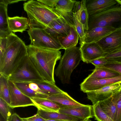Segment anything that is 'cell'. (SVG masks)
Returning <instances> with one entry per match:
<instances>
[{
	"mask_svg": "<svg viewBox=\"0 0 121 121\" xmlns=\"http://www.w3.org/2000/svg\"><path fill=\"white\" fill-rule=\"evenodd\" d=\"M34 82L38 85L43 92L48 95L49 96L62 93L64 91L57 86L55 84L46 80Z\"/></svg>",
	"mask_w": 121,
	"mask_h": 121,
	"instance_id": "cell-24",
	"label": "cell"
},
{
	"mask_svg": "<svg viewBox=\"0 0 121 121\" xmlns=\"http://www.w3.org/2000/svg\"><path fill=\"white\" fill-rule=\"evenodd\" d=\"M10 108L8 104L0 98V112L4 121H9L12 115Z\"/></svg>",
	"mask_w": 121,
	"mask_h": 121,
	"instance_id": "cell-34",
	"label": "cell"
},
{
	"mask_svg": "<svg viewBox=\"0 0 121 121\" xmlns=\"http://www.w3.org/2000/svg\"><path fill=\"white\" fill-rule=\"evenodd\" d=\"M108 54L121 47V28L117 29L97 42Z\"/></svg>",
	"mask_w": 121,
	"mask_h": 121,
	"instance_id": "cell-11",
	"label": "cell"
},
{
	"mask_svg": "<svg viewBox=\"0 0 121 121\" xmlns=\"http://www.w3.org/2000/svg\"><path fill=\"white\" fill-rule=\"evenodd\" d=\"M112 97L116 105L115 121H121V89L113 94Z\"/></svg>",
	"mask_w": 121,
	"mask_h": 121,
	"instance_id": "cell-33",
	"label": "cell"
},
{
	"mask_svg": "<svg viewBox=\"0 0 121 121\" xmlns=\"http://www.w3.org/2000/svg\"><path fill=\"white\" fill-rule=\"evenodd\" d=\"M29 21V28L44 29L54 20L62 16L54 8L37 0H30L23 4Z\"/></svg>",
	"mask_w": 121,
	"mask_h": 121,
	"instance_id": "cell-3",
	"label": "cell"
},
{
	"mask_svg": "<svg viewBox=\"0 0 121 121\" xmlns=\"http://www.w3.org/2000/svg\"><path fill=\"white\" fill-rule=\"evenodd\" d=\"M6 0H0V38L7 37L12 32L9 26Z\"/></svg>",
	"mask_w": 121,
	"mask_h": 121,
	"instance_id": "cell-18",
	"label": "cell"
},
{
	"mask_svg": "<svg viewBox=\"0 0 121 121\" xmlns=\"http://www.w3.org/2000/svg\"><path fill=\"white\" fill-rule=\"evenodd\" d=\"M100 58L107 62L121 64V47Z\"/></svg>",
	"mask_w": 121,
	"mask_h": 121,
	"instance_id": "cell-32",
	"label": "cell"
},
{
	"mask_svg": "<svg viewBox=\"0 0 121 121\" xmlns=\"http://www.w3.org/2000/svg\"><path fill=\"white\" fill-rule=\"evenodd\" d=\"M8 78L0 74V98L4 100L8 104L10 103Z\"/></svg>",
	"mask_w": 121,
	"mask_h": 121,
	"instance_id": "cell-28",
	"label": "cell"
},
{
	"mask_svg": "<svg viewBox=\"0 0 121 121\" xmlns=\"http://www.w3.org/2000/svg\"><path fill=\"white\" fill-rule=\"evenodd\" d=\"M37 114L46 120L52 119L63 121H82L72 117L59 112L38 109Z\"/></svg>",
	"mask_w": 121,
	"mask_h": 121,
	"instance_id": "cell-22",
	"label": "cell"
},
{
	"mask_svg": "<svg viewBox=\"0 0 121 121\" xmlns=\"http://www.w3.org/2000/svg\"><path fill=\"white\" fill-rule=\"evenodd\" d=\"M86 0H81V7L79 21L82 24L85 30L87 31L88 29V23L89 15L86 5Z\"/></svg>",
	"mask_w": 121,
	"mask_h": 121,
	"instance_id": "cell-30",
	"label": "cell"
},
{
	"mask_svg": "<svg viewBox=\"0 0 121 121\" xmlns=\"http://www.w3.org/2000/svg\"><path fill=\"white\" fill-rule=\"evenodd\" d=\"M45 121H63L55 120L49 119Z\"/></svg>",
	"mask_w": 121,
	"mask_h": 121,
	"instance_id": "cell-45",
	"label": "cell"
},
{
	"mask_svg": "<svg viewBox=\"0 0 121 121\" xmlns=\"http://www.w3.org/2000/svg\"><path fill=\"white\" fill-rule=\"evenodd\" d=\"M73 19L75 29L80 38V47H81L84 43L85 32L82 24L78 19L75 14L73 13Z\"/></svg>",
	"mask_w": 121,
	"mask_h": 121,
	"instance_id": "cell-29",
	"label": "cell"
},
{
	"mask_svg": "<svg viewBox=\"0 0 121 121\" xmlns=\"http://www.w3.org/2000/svg\"><path fill=\"white\" fill-rule=\"evenodd\" d=\"M92 106L95 120L98 121H114L102 110L99 103Z\"/></svg>",
	"mask_w": 121,
	"mask_h": 121,
	"instance_id": "cell-31",
	"label": "cell"
},
{
	"mask_svg": "<svg viewBox=\"0 0 121 121\" xmlns=\"http://www.w3.org/2000/svg\"><path fill=\"white\" fill-rule=\"evenodd\" d=\"M22 119L23 121H28L25 119L24 118H22Z\"/></svg>",
	"mask_w": 121,
	"mask_h": 121,
	"instance_id": "cell-48",
	"label": "cell"
},
{
	"mask_svg": "<svg viewBox=\"0 0 121 121\" xmlns=\"http://www.w3.org/2000/svg\"><path fill=\"white\" fill-rule=\"evenodd\" d=\"M79 36L75 29L74 26H71L69 32L67 35L57 38L63 49L69 48L77 44Z\"/></svg>",
	"mask_w": 121,
	"mask_h": 121,
	"instance_id": "cell-21",
	"label": "cell"
},
{
	"mask_svg": "<svg viewBox=\"0 0 121 121\" xmlns=\"http://www.w3.org/2000/svg\"><path fill=\"white\" fill-rule=\"evenodd\" d=\"M59 112L82 121L92 118L94 116L92 106L89 105L60 108Z\"/></svg>",
	"mask_w": 121,
	"mask_h": 121,
	"instance_id": "cell-13",
	"label": "cell"
},
{
	"mask_svg": "<svg viewBox=\"0 0 121 121\" xmlns=\"http://www.w3.org/2000/svg\"><path fill=\"white\" fill-rule=\"evenodd\" d=\"M30 98L38 109L59 112L61 108L60 107L55 103L46 98L35 97Z\"/></svg>",
	"mask_w": 121,
	"mask_h": 121,
	"instance_id": "cell-20",
	"label": "cell"
},
{
	"mask_svg": "<svg viewBox=\"0 0 121 121\" xmlns=\"http://www.w3.org/2000/svg\"><path fill=\"white\" fill-rule=\"evenodd\" d=\"M47 6L54 8L58 0H38Z\"/></svg>",
	"mask_w": 121,
	"mask_h": 121,
	"instance_id": "cell-38",
	"label": "cell"
},
{
	"mask_svg": "<svg viewBox=\"0 0 121 121\" xmlns=\"http://www.w3.org/2000/svg\"><path fill=\"white\" fill-rule=\"evenodd\" d=\"M72 26L62 16L52 22L45 30L52 36L56 38L64 37L69 33Z\"/></svg>",
	"mask_w": 121,
	"mask_h": 121,
	"instance_id": "cell-12",
	"label": "cell"
},
{
	"mask_svg": "<svg viewBox=\"0 0 121 121\" xmlns=\"http://www.w3.org/2000/svg\"><path fill=\"white\" fill-rule=\"evenodd\" d=\"M116 29L109 26L97 27L86 31L84 43L97 42Z\"/></svg>",
	"mask_w": 121,
	"mask_h": 121,
	"instance_id": "cell-16",
	"label": "cell"
},
{
	"mask_svg": "<svg viewBox=\"0 0 121 121\" xmlns=\"http://www.w3.org/2000/svg\"><path fill=\"white\" fill-rule=\"evenodd\" d=\"M107 62L106 61L103 60L99 58L91 61L90 63L93 65L95 67L103 66L106 64Z\"/></svg>",
	"mask_w": 121,
	"mask_h": 121,
	"instance_id": "cell-39",
	"label": "cell"
},
{
	"mask_svg": "<svg viewBox=\"0 0 121 121\" xmlns=\"http://www.w3.org/2000/svg\"><path fill=\"white\" fill-rule=\"evenodd\" d=\"M77 1L72 0H58L54 9L62 16L73 12L72 10Z\"/></svg>",
	"mask_w": 121,
	"mask_h": 121,
	"instance_id": "cell-27",
	"label": "cell"
},
{
	"mask_svg": "<svg viewBox=\"0 0 121 121\" xmlns=\"http://www.w3.org/2000/svg\"><path fill=\"white\" fill-rule=\"evenodd\" d=\"M9 121H23L22 118H21L17 114L14 113L12 115Z\"/></svg>",
	"mask_w": 121,
	"mask_h": 121,
	"instance_id": "cell-42",
	"label": "cell"
},
{
	"mask_svg": "<svg viewBox=\"0 0 121 121\" xmlns=\"http://www.w3.org/2000/svg\"><path fill=\"white\" fill-rule=\"evenodd\" d=\"M106 26L121 28V6L118 3L108 9L89 16L88 30Z\"/></svg>",
	"mask_w": 121,
	"mask_h": 121,
	"instance_id": "cell-5",
	"label": "cell"
},
{
	"mask_svg": "<svg viewBox=\"0 0 121 121\" xmlns=\"http://www.w3.org/2000/svg\"><path fill=\"white\" fill-rule=\"evenodd\" d=\"M6 0L9 4L17 3L20 1H26V0Z\"/></svg>",
	"mask_w": 121,
	"mask_h": 121,
	"instance_id": "cell-43",
	"label": "cell"
},
{
	"mask_svg": "<svg viewBox=\"0 0 121 121\" xmlns=\"http://www.w3.org/2000/svg\"><path fill=\"white\" fill-rule=\"evenodd\" d=\"M8 79L13 82H30L44 80L29 56H26Z\"/></svg>",
	"mask_w": 121,
	"mask_h": 121,
	"instance_id": "cell-6",
	"label": "cell"
},
{
	"mask_svg": "<svg viewBox=\"0 0 121 121\" xmlns=\"http://www.w3.org/2000/svg\"><path fill=\"white\" fill-rule=\"evenodd\" d=\"M117 4L115 0H87L86 1L89 16L108 9Z\"/></svg>",
	"mask_w": 121,
	"mask_h": 121,
	"instance_id": "cell-15",
	"label": "cell"
},
{
	"mask_svg": "<svg viewBox=\"0 0 121 121\" xmlns=\"http://www.w3.org/2000/svg\"><path fill=\"white\" fill-rule=\"evenodd\" d=\"M81 7V1H77L74 4L72 10L73 13L75 14L79 21L80 19Z\"/></svg>",
	"mask_w": 121,
	"mask_h": 121,
	"instance_id": "cell-36",
	"label": "cell"
},
{
	"mask_svg": "<svg viewBox=\"0 0 121 121\" xmlns=\"http://www.w3.org/2000/svg\"><path fill=\"white\" fill-rule=\"evenodd\" d=\"M93 71L87 78L99 79H108L117 77L121 75L115 71L102 67H95Z\"/></svg>",
	"mask_w": 121,
	"mask_h": 121,
	"instance_id": "cell-23",
	"label": "cell"
},
{
	"mask_svg": "<svg viewBox=\"0 0 121 121\" xmlns=\"http://www.w3.org/2000/svg\"><path fill=\"white\" fill-rule=\"evenodd\" d=\"M65 50L55 73L62 83L68 84L70 82L72 73L82 60V58L79 47L76 46Z\"/></svg>",
	"mask_w": 121,
	"mask_h": 121,
	"instance_id": "cell-4",
	"label": "cell"
},
{
	"mask_svg": "<svg viewBox=\"0 0 121 121\" xmlns=\"http://www.w3.org/2000/svg\"><path fill=\"white\" fill-rule=\"evenodd\" d=\"M0 38V59H1L3 56L5 51L7 41V37Z\"/></svg>",
	"mask_w": 121,
	"mask_h": 121,
	"instance_id": "cell-37",
	"label": "cell"
},
{
	"mask_svg": "<svg viewBox=\"0 0 121 121\" xmlns=\"http://www.w3.org/2000/svg\"><path fill=\"white\" fill-rule=\"evenodd\" d=\"M81 53L82 60L87 63L103 57L107 54L97 42L84 43L80 47Z\"/></svg>",
	"mask_w": 121,
	"mask_h": 121,
	"instance_id": "cell-14",
	"label": "cell"
},
{
	"mask_svg": "<svg viewBox=\"0 0 121 121\" xmlns=\"http://www.w3.org/2000/svg\"><path fill=\"white\" fill-rule=\"evenodd\" d=\"M102 110L114 121H115L117 111L116 105L112 97L98 103Z\"/></svg>",
	"mask_w": 121,
	"mask_h": 121,
	"instance_id": "cell-26",
	"label": "cell"
},
{
	"mask_svg": "<svg viewBox=\"0 0 121 121\" xmlns=\"http://www.w3.org/2000/svg\"><path fill=\"white\" fill-rule=\"evenodd\" d=\"M8 83L10 100L9 106L10 108L34 106L30 98L23 94L13 82L8 79Z\"/></svg>",
	"mask_w": 121,
	"mask_h": 121,
	"instance_id": "cell-8",
	"label": "cell"
},
{
	"mask_svg": "<svg viewBox=\"0 0 121 121\" xmlns=\"http://www.w3.org/2000/svg\"><path fill=\"white\" fill-rule=\"evenodd\" d=\"M27 55V46L17 35L11 33L7 37L5 51L0 59V74L8 78Z\"/></svg>",
	"mask_w": 121,
	"mask_h": 121,
	"instance_id": "cell-2",
	"label": "cell"
},
{
	"mask_svg": "<svg viewBox=\"0 0 121 121\" xmlns=\"http://www.w3.org/2000/svg\"><path fill=\"white\" fill-rule=\"evenodd\" d=\"M118 83H121V75L114 78L104 79H94L87 77L80 84V88L81 91L86 93Z\"/></svg>",
	"mask_w": 121,
	"mask_h": 121,
	"instance_id": "cell-10",
	"label": "cell"
},
{
	"mask_svg": "<svg viewBox=\"0 0 121 121\" xmlns=\"http://www.w3.org/2000/svg\"><path fill=\"white\" fill-rule=\"evenodd\" d=\"M121 89V83H115L86 93L87 98L93 105L106 99Z\"/></svg>",
	"mask_w": 121,
	"mask_h": 121,
	"instance_id": "cell-9",
	"label": "cell"
},
{
	"mask_svg": "<svg viewBox=\"0 0 121 121\" xmlns=\"http://www.w3.org/2000/svg\"><path fill=\"white\" fill-rule=\"evenodd\" d=\"M82 121H92L91 120L88 119Z\"/></svg>",
	"mask_w": 121,
	"mask_h": 121,
	"instance_id": "cell-46",
	"label": "cell"
},
{
	"mask_svg": "<svg viewBox=\"0 0 121 121\" xmlns=\"http://www.w3.org/2000/svg\"><path fill=\"white\" fill-rule=\"evenodd\" d=\"M26 120L28 121H45L46 120L40 116L38 114L33 116L26 118H24Z\"/></svg>",
	"mask_w": 121,
	"mask_h": 121,
	"instance_id": "cell-40",
	"label": "cell"
},
{
	"mask_svg": "<svg viewBox=\"0 0 121 121\" xmlns=\"http://www.w3.org/2000/svg\"><path fill=\"white\" fill-rule=\"evenodd\" d=\"M27 32L30 44L35 47L52 50L63 49L57 39L52 36L44 29L29 28Z\"/></svg>",
	"mask_w": 121,
	"mask_h": 121,
	"instance_id": "cell-7",
	"label": "cell"
},
{
	"mask_svg": "<svg viewBox=\"0 0 121 121\" xmlns=\"http://www.w3.org/2000/svg\"><path fill=\"white\" fill-rule=\"evenodd\" d=\"M13 82L23 94L30 98L35 97L47 98L49 96L46 94L35 91L31 89L29 86L28 82Z\"/></svg>",
	"mask_w": 121,
	"mask_h": 121,
	"instance_id": "cell-25",
	"label": "cell"
},
{
	"mask_svg": "<svg viewBox=\"0 0 121 121\" xmlns=\"http://www.w3.org/2000/svg\"><path fill=\"white\" fill-rule=\"evenodd\" d=\"M8 21L9 28L12 32L22 33L29 27L28 19L25 17H9Z\"/></svg>",
	"mask_w": 121,
	"mask_h": 121,
	"instance_id": "cell-19",
	"label": "cell"
},
{
	"mask_svg": "<svg viewBox=\"0 0 121 121\" xmlns=\"http://www.w3.org/2000/svg\"><path fill=\"white\" fill-rule=\"evenodd\" d=\"M28 82L29 86L31 89L35 91L44 93L41 91L38 85L35 82Z\"/></svg>",
	"mask_w": 121,
	"mask_h": 121,
	"instance_id": "cell-41",
	"label": "cell"
},
{
	"mask_svg": "<svg viewBox=\"0 0 121 121\" xmlns=\"http://www.w3.org/2000/svg\"><path fill=\"white\" fill-rule=\"evenodd\" d=\"M117 3L121 6V0H115Z\"/></svg>",
	"mask_w": 121,
	"mask_h": 121,
	"instance_id": "cell-44",
	"label": "cell"
},
{
	"mask_svg": "<svg viewBox=\"0 0 121 121\" xmlns=\"http://www.w3.org/2000/svg\"><path fill=\"white\" fill-rule=\"evenodd\" d=\"M46 99L55 103L60 106L61 108L84 105L77 102L64 91L62 93L50 96Z\"/></svg>",
	"mask_w": 121,
	"mask_h": 121,
	"instance_id": "cell-17",
	"label": "cell"
},
{
	"mask_svg": "<svg viewBox=\"0 0 121 121\" xmlns=\"http://www.w3.org/2000/svg\"><path fill=\"white\" fill-rule=\"evenodd\" d=\"M0 121H3V119L2 117H1V116H0Z\"/></svg>",
	"mask_w": 121,
	"mask_h": 121,
	"instance_id": "cell-47",
	"label": "cell"
},
{
	"mask_svg": "<svg viewBox=\"0 0 121 121\" xmlns=\"http://www.w3.org/2000/svg\"><path fill=\"white\" fill-rule=\"evenodd\" d=\"M107 62L106 64L103 66L100 67H102L117 72L121 75V64L117 63Z\"/></svg>",
	"mask_w": 121,
	"mask_h": 121,
	"instance_id": "cell-35",
	"label": "cell"
},
{
	"mask_svg": "<svg viewBox=\"0 0 121 121\" xmlns=\"http://www.w3.org/2000/svg\"><path fill=\"white\" fill-rule=\"evenodd\" d=\"M27 47L28 56L41 76L45 80L55 84L54 68L61 58V52L38 48L30 44Z\"/></svg>",
	"mask_w": 121,
	"mask_h": 121,
	"instance_id": "cell-1",
	"label": "cell"
}]
</instances>
